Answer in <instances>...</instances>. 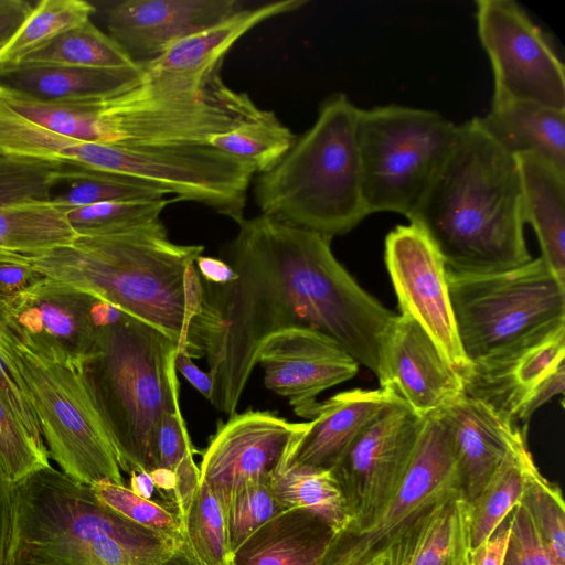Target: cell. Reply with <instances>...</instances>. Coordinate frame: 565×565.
Wrapping results in <instances>:
<instances>
[{
    "label": "cell",
    "instance_id": "obj_4",
    "mask_svg": "<svg viewBox=\"0 0 565 565\" xmlns=\"http://www.w3.org/2000/svg\"><path fill=\"white\" fill-rule=\"evenodd\" d=\"M6 565H204L185 532L139 525L51 465L15 483Z\"/></svg>",
    "mask_w": 565,
    "mask_h": 565
},
{
    "label": "cell",
    "instance_id": "obj_9",
    "mask_svg": "<svg viewBox=\"0 0 565 565\" xmlns=\"http://www.w3.org/2000/svg\"><path fill=\"white\" fill-rule=\"evenodd\" d=\"M19 356L49 457L76 482L124 484L110 438L79 367L46 359L23 344Z\"/></svg>",
    "mask_w": 565,
    "mask_h": 565
},
{
    "label": "cell",
    "instance_id": "obj_15",
    "mask_svg": "<svg viewBox=\"0 0 565 565\" xmlns=\"http://www.w3.org/2000/svg\"><path fill=\"white\" fill-rule=\"evenodd\" d=\"M63 166L0 156V252L38 255L78 235L53 198Z\"/></svg>",
    "mask_w": 565,
    "mask_h": 565
},
{
    "label": "cell",
    "instance_id": "obj_47",
    "mask_svg": "<svg viewBox=\"0 0 565 565\" xmlns=\"http://www.w3.org/2000/svg\"><path fill=\"white\" fill-rule=\"evenodd\" d=\"M32 9L24 0H0V50L18 32Z\"/></svg>",
    "mask_w": 565,
    "mask_h": 565
},
{
    "label": "cell",
    "instance_id": "obj_2",
    "mask_svg": "<svg viewBox=\"0 0 565 565\" xmlns=\"http://www.w3.org/2000/svg\"><path fill=\"white\" fill-rule=\"evenodd\" d=\"M203 250L171 242L159 220L78 235L67 245L22 257L41 275L154 327L188 353L201 311L203 286L194 264Z\"/></svg>",
    "mask_w": 565,
    "mask_h": 565
},
{
    "label": "cell",
    "instance_id": "obj_50",
    "mask_svg": "<svg viewBox=\"0 0 565 565\" xmlns=\"http://www.w3.org/2000/svg\"><path fill=\"white\" fill-rule=\"evenodd\" d=\"M130 489L135 493H137L146 499L156 500V499H152V495H153V492L158 491V490L154 486L153 479L150 473H147V472L131 473Z\"/></svg>",
    "mask_w": 565,
    "mask_h": 565
},
{
    "label": "cell",
    "instance_id": "obj_45",
    "mask_svg": "<svg viewBox=\"0 0 565 565\" xmlns=\"http://www.w3.org/2000/svg\"><path fill=\"white\" fill-rule=\"evenodd\" d=\"M15 483L0 466V565H6L15 525Z\"/></svg>",
    "mask_w": 565,
    "mask_h": 565
},
{
    "label": "cell",
    "instance_id": "obj_22",
    "mask_svg": "<svg viewBox=\"0 0 565 565\" xmlns=\"http://www.w3.org/2000/svg\"><path fill=\"white\" fill-rule=\"evenodd\" d=\"M565 363V327L534 345L502 360L470 364L461 377L463 393L516 424L526 422L539 385Z\"/></svg>",
    "mask_w": 565,
    "mask_h": 565
},
{
    "label": "cell",
    "instance_id": "obj_14",
    "mask_svg": "<svg viewBox=\"0 0 565 565\" xmlns=\"http://www.w3.org/2000/svg\"><path fill=\"white\" fill-rule=\"evenodd\" d=\"M309 422L292 423L267 411L230 416L216 429L203 452L200 480L224 509L247 482L271 480L281 472Z\"/></svg>",
    "mask_w": 565,
    "mask_h": 565
},
{
    "label": "cell",
    "instance_id": "obj_44",
    "mask_svg": "<svg viewBox=\"0 0 565 565\" xmlns=\"http://www.w3.org/2000/svg\"><path fill=\"white\" fill-rule=\"evenodd\" d=\"M42 275L19 254L0 252V300L6 301L24 291Z\"/></svg>",
    "mask_w": 565,
    "mask_h": 565
},
{
    "label": "cell",
    "instance_id": "obj_8",
    "mask_svg": "<svg viewBox=\"0 0 565 565\" xmlns=\"http://www.w3.org/2000/svg\"><path fill=\"white\" fill-rule=\"evenodd\" d=\"M458 125L439 113L399 105L360 109L358 143L369 214L407 218L447 160Z\"/></svg>",
    "mask_w": 565,
    "mask_h": 565
},
{
    "label": "cell",
    "instance_id": "obj_13",
    "mask_svg": "<svg viewBox=\"0 0 565 565\" xmlns=\"http://www.w3.org/2000/svg\"><path fill=\"white\" fill-rule=\"evenodd\" d=\"M423 422L404 402L395 403L366 427L330 470L347 501V525L370 519L393 494L412 460Z\"/></svg>",
    "mask_w": 565,
    "mask_h": 565
},
{
    "label": "cell",
    "instance_id": "obj_48",
    "mask_svg": "<svg viewBox=\"0 0 565 565\" xmlns=\"http://www.w3.org/2000/svg\"><path fill=\"white\" fill-rule=\"evenodd\" d=\"M175 371L201 393L206 399L211 397L213 383L209 373L200 370L192 358L183 350H179L174 359Z\"/></svg>",
    "mask_w": 565,
    "mask_h": 565
},
{
    "label": "cell",
    "instance_id": "obj_49",
    "mask_svg": "<svg viewBox=\"0 0 565 565\" xmlns=\"http://www.w3.org/2000/svg\"><path fill=\"white\" fill-rule=\"evenodd\" d=\"M195 264L202 280L206 282L222 285L236 278L235 271L225 260L201 255Z\"/></svg>",
    "mask_w": 565,
    "mask_h": 565
},
{
    "label": "cell",
    "instance_id": "obj_43",
    "mask_svg": "<svg viewBox=\"0 0 565 565\" xmlns=\"http://www.w3.org/2000/svg\"><path fill=\"white\" fill-rule=\"evenodd\" d=\"M502 565H557L521 502L512 509L509 542Z\"/></svg>",
    "mask_w": 565,
    "mask_h": 565
},
{
    "label": "cell",
    "instance_id": "obj_42",
    "mask_svg": "<svg viewBox=\"0 0 565 565\" xmlns=\"http://www.w3.org/2000/svg\"><path fill=\"white\" fill-rule=\"evenodd\" d=\"M44 444L38 443L0 396V466L17 483L50 466Z\"/></svg>",
    "mask_w": 565,
    "mask_h": 565
},
{
    "label": "cell",
    "instance_id": "obj_25",
    "mask_svg": "<svg viewBox=\"0 0 565 565\" xmlns=\"http://www.w3.org/2000/svg\"><path fill=\"white\" fill-rule=\"evenodd\" d=\"M335 533L319 514L287 509L232 552L230 565H320Z\"/></svg>",
    "mask_w": 565,
    "mask_h": 565
},
{
    "label": "cell",
    "instance_id": "obj_1",
    "mask_svg": "<svg viewBox=\"0 0 565 565\" xmlns=\"http://www.w3.org/2000/svg\"><path fill=\"white\" fill-rule=\"evenodd\" d=\"M331 239L263 214L238 223L226 249L236 278L202 280L189 350L191 358H206L209 401L217 411L236 413L262 344L289 328L328 335L379 376L396 315L356 284L334 257Z\"/></svg>",
    "mask_w": 565,
    "mask_h": 565
},
{
    "label": "cell",
    "instance_id": "obj_40",
    "mask_svg": "<svg viewBox=\"0 0 565 565\" xmlns=\"http://www.w3.org/2000/svg\"><path fill=\"white\" fill-rule=\"evenodd\" d=\"M284 510L273 493L270 482H247L236 490L225 508L231 554L250 534Z\"/></svg>",
    "mask_w": 565,
    "mask_h": 565
},
{
    "label": "cell",
    "instance_id": "obj_31",
    "mask_svg": "<svg viewBox=\"0 0 565 565\" xmlns=\"http://www.w3.org/2000/svg\"><path fill=\"white\" fill-rule=\"evenodd\" d=\"M296 138L273 111L263 110L253 120L210 136L206 143L263 173L280 161Z\"/></svg>",
    "mask_w": 565,
    "mask_h": 565
},
{
    "label": "cell",
    "instance_id": "obj_18",
    "mask_svg": "<svg viewBox=\"0 0 565 565\" xmlns=\"http://www.w3.org/2000/svg\"><path fill=\"white\" fill-rule=\"evenodd\" d=\"M424 418L463 394L459 374L450 366L424 329L411 317H395L387 335L377 376Z\"/></svg>",
    "mask_w": 565,
    "mask_h": 565
},
{
    "label": "cell",
    "instance_id": "obj_16",
    "mask_svg": "<svg viewBox=\"0 0 565 565\" xmlns=\"http://www.w3.org/2000/svg\"><path fill=\"white\" fill-rule=\"evenodd\" d=\"M95 297L42 277L15 297L1 301L23 345L50 360L79 367L97 337Z\"/></svg>",
    "mask_w": 565,
    "mask_h": 565
},
{
    "label": "cell",
    "instance_id": "obj_6",
    "mask_svg": "<svg viewBox=\"0 0 565 565\" xmlns=\"http://www.w3.org/2000/svg\"><path fill=\"white\" fill-rule=\"evenodd\" d=\"M359 110L341 93L322 102L315 124L275 167L259 173L254 194L263 215L330 238L347 234L369 215Z\"/></svg>",
    "mask_w": 565,
    "mask_h": 565
},
{
    "label": "cell",
    "instance_id": "obj_24",
    "mask_svg": "<svg viewBox=\"0 0 565 565\" xmlns=\"http://www.w3.org/2000/svg\"><path fill=\"white\" fill-rule=\"evenodd\" d=\"M145 75L142 63L131 68L0 64L1 87L41 102L108 98L138 85Z\"/></svg>",
    "mask_w": 565,
    "mask_h": 565
},
{
    "label": "cell",
    "instance_id": "obj_23",
    "mask_svg": "<svg viewBox=\"0 0 565 565\" xmlns=\"http://www.w3.org/2000/svg\"><path fill=\"white\" fill-rule=\"evenodd\" d=\"M306 0H280L241 9L217 23L170 46L158 57L142 63L151 75L203 79L221 68L223 57L248 31L259 23L298 10Z\"/></svg>",
    "mask_w": 565,
    "mask_h": 565
},
{
    "label": "cell",
    "instance_id": "obj_27",
    "mask_svg": "<svg viewBox=\"0 0 565 565\" xmlns=\"http://www.w3.org/2000/svg\"><path fill=\"white\" fill-rule=\"evenodd\" d=\"M478 119L509 154H536L565 172V110L530 102L492 103Z\"/></svg>",
    "mask_w": 565,
    "mask_h": 565
},
{
    "label": "cell",
    "instance_id": "obj_29",
    "mask_svg": "<svg viewBox=\"0 0 565 565\" xmlns=\"http://www.w3.org/2000/svg\"><path fill=\"white\" fill-rule=\"evenodd\" d=\"M537 470L521 438L478 493L468 502L470 551L482 543L520 502L531 476Z\"/></svg>",
    "mask_w": 565,
    "mask_h": 565
},
{
    "label": "cell",
    "instance_id": "obj_35",
    "mask_svg": "<svg viewBox=\"0 0 565 565\" xmlns=\"http://www.w3.org/2000/svg\"><path fill=\"white\" fill-rule=\"evenodd\" d=\"M181 516L188 541L204 565H230L225 509L201 480Z\"/></svg>",
    "mask_w": 565,
    "mask_h": 565
},
{
    "label": "cell",
    "instance_id": "obj_38",
    "mask_svg": "<svg viewBox=\"0 0 565 565\" xmlns=\"http://www.w3.org/2000/svg\"><path fill=\"white\" fill-rule=\"evenodd\" d=\"M520 502L550 556L557 565H565V505L558 486L545 479L537 469Z\"/></svg>",
    "mask_w": 565,
    "mask_h": 565
},
{
    "label": "cell",
    "instance_id": "obj_34",
    "mask_svg": "<svg viewBox=\"0 0 565 565\" xmlns=\"http://www.w3.org/2000/svg\"><path fill=\"white\" fill-rule=\"evenodd\" d=\"M64 192L54 203L68 211L76 207L116 201H142L164 198L167 193L140 180L104 171L63 167Z\"/></svg>",
    "mask_w": 565,
    "mask_h": 565
},
{
    "label": "cell",
    "instance_id": "obj_37",
    "mask_svg": "<svg viewBox=\"0 0 565 565\" xmlns=\"http://www.w3.org/2000/svg\"><path fill=\"white\" fill-rule=\"evenodd\" d=\"M174 199L116 201L66 211V218L77 235L105 234L143 226L160 220Z\"/></svg>",
    "mask_w": 565,
    "mask_h": 565
},
{
    "label": "cell",
    "instance_id": "obj_30",
    "mask_svg": "<svg viewBox=\"0 0 565 565\" xmlns=\"http://www.w3.org/2000/svg\"><path fill=\"white\" fill-rule=\"evenodd\" d=\"M22 63L85 68H131L141 64L90 20L62 33Z\"/></svg>",
    "mask_w": 565,
    "mask_h": 565
},
{
    "label": "cell",
    "instance_id": "obj_39",
    "mask_svg": "<svg viewBox=\"0 0 565 565\" xmlns=\"http://www.w3.org/2000/svg\"><path fill=\"white\" fill-rule=\"evenodd\" d=\"M21 345L0 300V396L28 433L38 443L44 444L21 373L19 356Z\"/></svg>",
    "mask_w": 565,
    "mask_h": 565
},
{
    "label": "cell",
    "instance_id": "obj_7",
    "mask_svg": "<svg viewBox=\"0 0 565 565\" xmlns=\"http://www.w3.org/2000/svg\"><path fill=\"white\" fill-rule=\"evenodd\" d=\"M461 349L470 364L514 355L565 327V285L544 260L483 275L447 269Z\"/></svg>",
    "mask_w": 565,
    "mask_h": 565
},
{
    "label": "cell",
    "instance_id": "obj_41",
    "mask_svg": "<svg viewBox=\"0 0 565 565\" xmlns=\"http://www.w3.org/2000/svg\"><path fill=\"white\" fill-rule=\"evenodd\" d=\"M90 488L103 504L139 525L168 533L184 531L179 510L162 501L146 499L125 484L110 481Z\"/></svg>",
    "mask_w": 565,
    "mask_h": 565
},
{
    "label": "cell",
    "instance_id": "obj_21",
    "mask_svg": "<svg viewBox=\"0 0 565 565\" xmlns=\"http://www.w3.org/2000/svg\"><path fill=\"white\" fill-rule=\"evenodd\" d=\"M437 412L450 435L463 498L470 502L525 431L465 393Z\"/></svg>",
    "mask_w": 565,
    "mask_h": 565
},
{
    "label": "cell",
    "instance_id": "obj_33",
    "mask_svg": "<svg viewBox=\"0 0 565 565\" xmlns=\"http://www.w3.org/2000/svg\"><path fill=\"white\" fill-rule=\"evenodd\" d=\"M270 488L285 510H310L331 523L337 532L350 521L345 498L330 471H282L271 480Z\"/></svg>",
    "mask_w": 565,
    "mask_h": 565
},
{
    "label": "cell",
    "instance_id": "obj_5",
    "mask_svg": "<svg viewBox=\"0 0 565 565\" xmlns=\"http://www.w3.org/2000/svg\"><path fill=\"white\" fill-rule=\"evenodd\" d=\"M178 351V343L163 332L121 312L97 329L93 350L79 365L125 472L158 470L160 424L180 405Z\"/></svg>",
    "mask_w": 565,
    "mask_h": 565
},
{
    "label": "cell",
    "instance_id": "obj_12",
    "mask_svg": "<svg viewBox=\"0 0 565 565\" xmlns=\"http://www.w3.org/2000/svg\"><path fill=\"white\" fill-rule=\"evenodd\" d=\"M384 259L401 315L414 319L460 377L470 369L458 337L438 249L417 225H398L385 238Z\"/></svg>",
    "mask_w": 565,
    "mask_h": 565
},
{
    "label": "cell",
    "instance_id": "obj_19",
    "mask_svg": "<svg viewBox=\"0 0 565 565\" xmlns=\"http://www.w3.org/2000/svg\"><path fill=\"white\" fill-rule=\"evenodd\" d=\"M243 9L238 0H124L107 11L109 35L137 63Z\"/></svg>",
    "mask_w": 565,
    "mask_h": 565
},
{
    "label": "cell",
    "instance_id": "obj_26",
    "mask_svg": "<svg viewBox=\"0 0 565 565\" xmlns=\"http://www.w3.org/2000/svg\"><path fill=\"white\" fill-rule=\"evenodd\" d=\"M525 224L539 239L541 258L565 285V172L532 153L515 156Z\"/></svg>",
    "mask_w": 565,
    "mask_h": 565
},
{
    "label": "cell",
    "instance_id": "obj_3",
    "mask_svg": "<svg viewBox=\"0 0 565 565\" xmlns=\"http://www.w3.org/2000/svg\"><path fill=\"white\" fill-rule=\"evenodd\" d=\"M408 220L454 273H501L532 259L515 157L493 141L478 117L458 125L447 160Z\"/></svg>",
    "mask_w": 565,
    "mask_h": 565
},
{
    "label": "cell",
    "instance_id": "obj_36",
    "mask_svg": "<svg viewBox=\"0 0 565 565\" xmlns=\"http://www.w3.org/2000/svg\"><path fill=\"white\" fill-rule=\"evenodd\" d=\"M193 448L180 405L167 413L157 437L158 470L174 477L173 498L180 514L200 483ZM157 470V471H158Z\"/></svg>",
    "mask_w": 565,
    "mask_h": 565
},
{
    "label": "cell",
    "instance_id": "obj_20",
    "mask_svg": "<svg viewBox=\"0 0 565 565\" xmlns=\"http://www.w3.org/2000/svg\"><path fill=\"white\" fill-rule=\"evenodd\" d=\"M403 402L387 390L353 388L319 403L282 471H330L386 408Z\"/></svg>",
    "mask_w": 565,
    "mask_h": 565
},
{
    "label": "cell",
    "instance_id": "obj_10",
    "mask_svg": "<svg viewBox=\"0 0 565 565\" xmlns=\"http://www.w3.org/2000/svg\"><path fill=\"white\" fill-rule=\"evenodd\" d=\"M456 498L463 493L452 444L435 412L424 417L412 460L393 494L370 519L337 532L320 565H372L413 525Z\"/></svg>",
    "mask_w": 565,
    "mask_h": 565
},
{
    "label": "cell",
    "instance_id": "obj_46",
    "mask_svg": "<svg viewBox=\"0 0 565 565\" xmlns=\"http://www.w3.org/2000/svg\"><path fill=\"white\" fill-rule=\"evenodd\" d=\"M512 510L492 533L469 554V565H502L509 542Z\"/></svg>",
    "mask_w": 565,
    "mask_h": 565
},
{
    "label": "cell",
    "instance_id": "obj_32",
    "mask_svg": "<svg viewBox=\"0 0 565 565\" xmlns=\"http://www.w3.org/2000/svg\"><path fill=\"white\" fill-rule=\"evenodd\" d=\"M95 8L83 0H42L0 50L1 65H18L62 33L89 21Z\"/></svg>",
    "mask_w": 565,
    "mask_h": 565
},
{
    "label": "cell",
    "instance_id": "obj_11",
    "mask_svg": "<svg viewBox=\"0 0 565 565\" xmlns=\"http://www.w3.org/2000/svg\"><path fill=\"white\" fill-rule=\"evenodd\" d=\"M477 25L493 72L492 103L565 110V68L543 31L513 0H478Z\"/></svg>",
    "mask_w": 565,
    "mask_h": 565
},
{
    "label": "cell",
    "instance_id": "obj_28",
    "mask_svg": "<svg viewBox=\"0 0 565 565\" xmlns=\"http://www.w3.org/2000/svg\"><path fill=\"white\" fill-rule=\"evenodd\" d=\"M468 502L448 501L413 525L372 565H469Z\"/></svg>",
    "mask_w": 565,
    "mask_h": 565
},
{
    "label": "cell",
    "instance_id": "obj_17",
    "mask_svg": "<svg viewBox=\"0 0 565 565\" xmlns=\"http://www.w3.org/2000/svg\"><path fill=\"white\" fill-rule=\"evenodd\" d=\"M257 363L268 390L289 401L296 415L311 419L323 391L351 380L359 363L334 340L308 328H289L262 344Z\"/></svg>",
    "mask_w": 565,
    "mask_h": 565
}]
</instances>
